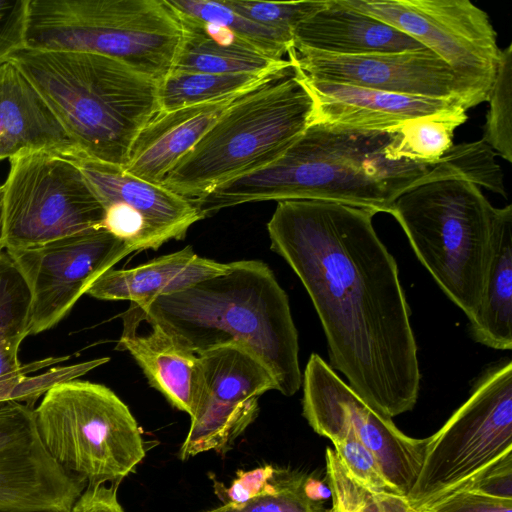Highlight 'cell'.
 Instances as JSON below:
<instances>
[{
  "mask_svg": "<svg viewBox=\"0 0 512 512\" xmlns=\"http://www.w3.org/2000/svg\"><path fill=\"white\" fill-rule=\"evenodd\" d=\"M375 211L325 200L277 203L271 250L293 269L321 321L330 367L392 419L415 406L420 371L397 263L378 237Z\"/></svg>",
  "mask_w": 512,
  "mask_h": 512,
  "instance_id": "obj_1",
  "label": "cell"
},
{
  "mask_svg": "<svg viewBox=\"0 0 512 512\" xmlns=\"http://www.w3.org/2000/svg\"><path fill=\"white\" fill-rule=\"evenodd\" d=\"M396 131L310 124L275 160L193 201L202 219L239 204L325 200L390 213L405 191L430 180L479 176L468 143L453 145L435 164L393 158Z\"/></svg>",
  "mask_w": 512,
  "mask_h": 512,
  "instance_id": "obj_2",
  "label": "cell"
},
{
  "mask_svg": "<svg viewBox=\"0 0 512 512\" xmlns=\"http://www.w3.org/2000/svg\"><path fill=\"white\" fill-rule=\"evenodd\" d=\"M229 264L222 274L130 306L196 355L225 345L249 350L272 374L277 390L292 396L302 376L288 296L264 262Z\"/></svg>",
  "mask_w": 512,
  "mask_h": 512,
  "instance_id": "obj_3",
  "label": "cell"
},
{
  "mask_svg": "<svg viewBox=\"0 0 512 512\" xmlns=\"http://www.w3.org/2000/svg\"><path fill=\"white\" fill-rule=\"evenodd\" d=\"M7 61L33 84L85 158L125 168L138 134L160 111L159 82L107 56L23 48Z\"/></svg>",
  "mask_w": 512,
  "mask_h": 512,
  "instance_id": "obj_4",
  "label": "cell"
},
{
  "mask_svg": "<svg viewBox=\"0 0 512 512\" xmlns=\"http://www.w3.org/2000/svg\"><path fill=\"white\" fill-rule=\"evenodd\" d=\"M313 108L292 63L237 99L161 184L191 201L199 199L275 160L307 128Z\"/></svg>",
  "mask_w": 512,
  "mask_h": 512,
  "instance_id": "obj_5",
  "label": "cell"
},
{
  "mask_svg": "<svg viewBox=\"0 0 512 512\" xmlns=\"http://www.w3.org/2000/svg\"><path fill=\"white\" fill-rule=\"evenodd\" d=\"M500 212L476 183L448 177L405 191L389 213L402 227L419 261L469 321L480 305Z\"/></svg>",
  "mask_w": 512,
  "mask_h": 512,
  "instance_id": "obj_6",
  "label": "cell"
},
{
  "mask_svg": "<svg viewBox=\"0 0 512 512\" xmlns=\"http://www.w3.org/2000/svg\"><path fill=\"white\" fill-rule=\"evenodd\" d=\"M182 32L165 0H29L25 48L107 56L160 82Z\"/></svg>",
  "mask_w": 512,
  "mask_h": 512,
  "instance_id": "obj_7",
  "label": "cell"
},
{
  "mask_svg": "<svg viewBox=\"0 0 512 512\" xmlns=\"http://www.w3.org/2000/svg\"><path fill=\"white\" fill-rule=\"evenodd\" d=\"M39 437L51 457L87 485H118L145 457L140 428L108 387L65 381L34 408Z\"/></svg>",
  "mask_w": 512,
  "mask_h": 512,
  "instance_id": "obj_8",
  "label": "cell"
},
{
  "mask_svg": "<svg viewBox=\"0 0 512 512\" xmlns=\"http://www.w3.org/2000/svg\"><path fill=\"white\" fill-rule=\"evenodd\" d=\"M512 451V362L487 369L470 397L429 437L407 500L416 510Z\"/></svg>",
  "mask_w": 512,
  "mask_h": 512,
  "instance_id": "obj_9",
  "label": "cell"
},
{
  "mask_svg": "<svg viewBox=\"0 0 512 512\" xmlns=\"http://www.w3.org/2000/svg\"><path fill=\"white\" fill-rule=\"evenodd\" d=\"M9 165L2 185L6 253L102 228L104 209L72 160L22 151Z\"/></svg>",
  "mask_w": 512,
  "mask_h": 512,
  "instance_id": "obj_10",
  "label": "cell"
},
{
  "mask_svg": "<svg viewBox=\"0 0 512 512\" xmlns=\"http://www.w3.org/2000/svg\"><path fill=\"white\" fill-rule=\"evenodd\" d=\"M442 58L487 101L501 57L488 14L469 0H340Z\"/></svg>",
  "mask_w": 512,
  "mask_h": 512,
  "instance_id": "obj_11",
  "label": "cell"
},
{
  "mask_svg": "<svg viewBox=\"0 0 512 512\" xmlns=\"http://www.w3.org/2000/svg\"><path fill=\"white\" fill-rule=\"evenodd\" d=\"M302 407L303 416L320 436L333 441L349 434L360 441L373 453L389 482L407 498L421 470L429 437L404 434L315 353L304 372Z\"/></svg>",
  "mask_w": 512,
  "mask_h": 512,
  "instance_id": "obj_12",
  "label": "cell"
},
{
  "mask_svg": "<svg viewBox=\"0 0 512 512\" xmlns=\"http://www.w3.org/2000/svg\"><path fill=\"white\" fill-rule=\"evenodd\" d=\"M198 388L191 425L179 456L225 452L258 414V399L276 382L265 365L239 345L198 354Z\"/></svg>",
  "mask_w": 512,
  "mask_h": 512,
  "instance_id": "obj_13",
  "label": "cell"
},
{
  "mask_svg": "<svg viewBox=\"0 0 512 512\" xmlns=\"http://www.w3.org/2000/svg\"><path fill=\"white\" fill-rule=\"evenodd\" d=\"M130 253L123 241L104 228L7 253L30 291V335L57 325L103 273Z\"/></svg>",
  "mask_w": 512,
  "mask_h": 512,
  "instance_id": "obj_14",
  "label": "cell"
},
{
  "mask_svg": "<svg viewBox=\"0 0 512 512\" xmlns=\"http://www.w3.org/2000/svg\"><path fill=\"white\" fill-rule=\"evenodd\" d=\"M72 161L104 209L102 227L132 252L182 239L202 220L193 201L162 184L128 174L121 166L85 157Z\"/></svg>",
  "mask_w": 512,
  "mask_h": 512,
  "instance_id": "obj_15",
  "label": "cell"
},
{
  "mask_svg": "<svg viewBox=\"0 0 512 512\" xmlns=\"http://www.w3.org/2000/svg\"><path fill=\"white\" fill-rule=\"evenodd\" d=\"M288 58L304 77L385 92L459 99L469 108L485 98L429 49L362 56L291 48Z\"/></svg>",
  "mask_w": 512,
  "mask_h": 512,
  "instance_id": "obj_16",
  "label": "cell"
},
{
  "mask_svg": "<svg viewBox=\"0 0 512 512\" xmlns=\"http://www.w3.org/2000/svg\"><path fill=\"white\" fill-rule=\"evenodd\" d=\"M86 486L47 452L32 406L0 405V512H70Z\"/></svg>",
  "mask_w": 512,
  "mask_h": 512,
  "instance_id": "obj_17",
  "label": "cell"
},
{
  "mask_svg": "<svg viewBox=\"0 0 512 512\" xmlns=\"http://www.w3.org/2000/svg\"><path fill=\"white\" fill-rule=\"evenodd\" d=\"M299 73L314 100L309 125L324 123L357 129L392 131L412 119L463 114L470 109L459 99L397 94L340 83L314 81L304 77L300 71Z\"/></svg>",
  "mask_w": 512,
  "mask_h": 512,
  "instance_id": "obj_18",
  "label": "cell"
},
{
  "mask_svg": "<svg viewBox=\"0 0 512 512\" xmlns=\"http://www.w3.org/2000/svg\"><path fill=\"white\" fill-rule=\"evenodd\" d=\"M22 151L82 157L41 94L13 63L0 64V161Z\"/></svg>",
  "mask_w": 512,
  "mask_h": 512,
  "instance_id": "obj_19",
  "label": "cell"
},
{
  "mask_svg": "<svg viewBox=\"0 0 512 512\" xmlns=\"http://www.w3.org/2000/svg\"><path fill=\"white\" fill-rule=\"evenodd\" d=\"M250 90L173 111H159L138 134L124 170L161 184L220 116Z\"/></svg>",
  "mask_w": 512,
  "mask_h": 512,
  "instance_id": "obj_20",
  "label": "cell"
},
{
  "mask_svg": "<svg viewBox=\"0 0 512 512\" xmlns=\"http://www.w3.org/2000/svg\"><path fill=\"white\" fill-rule=\"evenodd\" d=\"M292 48L334 55L362 56L427 49L402 31L370 15L326 0L293 31Z\"/></svg>",
  "mask_w": 512,
  "mask_h": 512,
  "instance_id": "obj_21",
  "label": "cell"
},
{
  "mask_svg": "<svg viewBox=\"0 0 512 512\" xmlns=\"http://www.w3.org/2000/svg\"><path fill=\"white\" fill-rule=\"evenodd\" d=\"M229 267V263L201 257L187 246L130 269L111 268L91 285L86 294L100 300H127L142 305L222 274Z\"/></svg>",
  "mask_w": 512,
  "mask_h": 512,
  "instance_id": "obj_22",
  "label": "cell"
},
{
  "mask_svg": "<svg viewBox=\"0 0 512 512\" xmlns=\"http://www.w3.org/2000/svg\"><path fill=\"white\" fill-rule=\"evenodd\" d=\"M130 307L150 329L138 333L131 322L123 319V331L116 348L128 351L149 384L171 405L191 416L198 388V356L156 323L141 319Z\"/></svg>",
  "mask_w": 512,
  "mask_h": 512,
  "instance_id": "obj_23",
  "label": "cell"
},
{
  "mask_svg": "<svg viewBox=\"0 0 512 512\" xmlns=\"http://www.w3.org/2000/svg\"><path fill=\"white\" fill-rule=\"evenodd\" d=\"M175 15L183 32L171 71L270 74L292 66L289 58L267 56L225 28Z\"/></svg>",
  "mask_w": 512,
  "mask_h": 512,
  "instance_id": "obj_24",
  "label": "cell"
},
{
  "mask_svg": "<svg viewBox=\"0 0 512 512\" xmlns=\"http://www.w3.org/2000/svg\"><path fill=\"white\" fill-rule=\"evenodd\" d=\"M474 340L497 350L512 348V206L501 208L494 226L482 295L469 321Z\"/></svg>",
  "mask_w": 512,
  "mask_h": 512,
  "instance_id": "obj_25",
  "label": "cell"
},
{
  "mask_svg": "<svg viewBox=\"0 0 512 512\" xmlns=\"http://www.w3.org/2000/svg\"><path fill=\"white\" fill-rule=\"evenodd\" d=\"M31 331V295L19 269L6 252L0 253V378L33 372L69 359L50 357L22 365L19 348Z\"/></svg>",
  "mask_w": 512,
  "mask_h": 512,
  "instance_id": "obj_26",
  "label": "cell"
},
{
  "mask_svg": "<svg viewBox=\"0 0 512 512\" xmlns=\"http://www.w3.org/2000/svg\"><path fill=\"white\" fill-rule=\"evenodd\" d=\"M177 15L208 25L225 28L240 40L274 59L284 55L293 46V35L272 28L234 11L224 0H165Z\"/></svg>",
  "mask_w": 512,
  "mask_h": 512,
  "instance_id": "obj_27",
  "label": "cell"
},
{
  "mask_svg": "<svg viewBox=\"0 0 512 512\" xmlns=\"http://www.w3.org/2000/svg\"><path fill=\"white\" fill-rule=\"evenodd\" d=\"M282 71L270 74L171 71L159 82L160 111H173L247 91Z\"/></svg>",
  "mask_w": 512,
  "mask_h": 512,
  "instance_id": "obj_28",
  "label": "cell"
},
{
  "mask_svg": "<svg viewBox=\"0 0 512 512\" xmlns=\"http://www.w3.org/2000/svg\"><path fill=\"white\" fill-rule=\"evenodd\" d=\"M467 119V113H463L406 121L392 130L398 133L393 158L422 164L438 163L453 147L454 131Z\"/></svg>",
  "mask_w": 512,
  "mask_h": 512,
  "instance_id": "obj_29",
  "label": "cell"
},
{
  "mask_svg": "<svg viewBox=\"0 0 512 512\" xmlns=\"http://www.w3.org/2000/svg\"><path fill=\"white\" fill-rule=\"evenodd\" d=\"M325 468L332 512H418L404 496L375 492L361 484L329 447L325 451Z\"/></svg>",
  "mask_w": 512,
  "mask_h": 512,
  "instance_id": "obj_30",
  "label": "cell"
},
{
  "mask_svg": "<svg viewBox=\"0 0 512 512\" xmlns=\"http://www.w3.org/2000/svg\"><path fill=\"white\" fill-rule=\"evenodd\" d=\"M322 488L306 474L280 471L275 492L240 504H223L205 512H332L323 503Z\"/></svg>",
  "mask_w": 512,
  "mask_h": 512,
  "instance_id": "obj_31",
  "label": "cell"
},
{
  "mask_svg": "<svg viewBox=\"0 0 512 512\" xmlns=\"http://www.w3.org/2000/svg\"><path fill=\"white\" fill-rule=\"evenodd\" d=\"M489 109L482 140L509 163L512 162V45L501 51L488 99Z\"/></svg>",
  "mask_w": 512,
  "mask_h": 512,
  "instance_id": "obj_32",
  "label": "cell"
},
{
  "mask_svg": "<svg viewBox=\"0 0 512 512\" xmlns=\"http://www.w3.org/2000/svg\"><path fill=\"white\" fill-rule=\"evenodd\" d=\"M107 357L93 359L73 365H57L47 372L29 376L31 370L0 378V404L19 402L33 404L53 386L85 375L94 368L107 363Z\"/></svg>",
  "mask_w": 512,
  "mask_h": 512,
  "instance_id": "obj_33",
  "label": "cell"
},
{
  "mask_svg": "<svg viewBox=\"0 0 512 512\" xmlns=\"http://www.w3.org/2000/svg\"><path fill=\"white\" fill-rule=\"evenodd\" d=\"M234 11L263 25L291 33L309 15L323 7L326 0L318 1H254L224 0Z\"/></svg>",
  "mask_w": 512,
  "mask_h": 512,
  "instance_id": "obj_34",
  "label": "cell"
},
{
  "mask_svg": "<svg viewBox=\"0 0 512 512\" xmlns=\"http://www.w3.org/2000/svg\"><path fill=\"white\" fill-rule=\"evenodd\" d=\"M331 442L346 470L361 484L375 492L404 496L386 478L373 453L354 436L346 434Z\"/></svg>",
  "mask_w": 512,
  "mask_h": 512,
  "instance_id": "obj_35",
  "label": "cell"
},
{
  "mask_svg": "<svg viewBox=\"0 0 512 512\" xmlns=\"http://www.w3.org/2000/svg\"><path fill=\"white\" fill-rule=\"evenodd\" d=\"M279 472L272 465L238 470L231 485L214 480V491L223 504H240L277 490Z\"/></svg>",
  "mask_w": 512,
  "mask_h": 512,
  "instance_id": "obj_36",
  "label": "cell"
},
{
  "mask_svg": "<svg viewBox=\"0 0 512 512\" xmlns=\"http://www.w3.org/2000/svg\"><path fill=\"white\" fill-rule=\"evenodd\" d=\"M457 491H470L512 500V451L453 487L442 497Z\"/></svg>",
  "mask_w": 512,
  "mask_h": 512,
  "instance_id": "obj_37",
  "label": "cell"
},
{
  "mask_svg": "<svg viewBox=\"0 0 512 512\" xmlns=\"http://www.w3.org/2000/svg\"><path fill=\"white\" fill-rule=\"evenodd\" d=\"M29 0H0V64L25 48Z\"/></svg>",
  "mask_w": 512,
  "mask_h": 512,
  "instance_id": "obj_38",
  "label": "cell"
},
{
  "mask_svg": "<svg viewBox=\"0 0 512 512\" xmlns=\"http://www.w3.org/2000/svg\"><path fill=\"white\" fill-rule=\"evenodd\" d=\"M421 512H512V500L470 491L450 493Z\"/></svg>",
  "mask_w": 512,
  "mask_h": 512,
  "instance_id": "obj_39",
  "label": "cell"
},
{
  "mask_svg": "<svg viewBox=\"0 0 512 512\" xmlns=\"http://www.w3.org/2000/svg\"><path fill=\"white\" fill-rule=\"evenodd\" d=\"M117 486L87 485L70 512H125L117 498Z\"/></svg>",
  "mask_w": 512,
  "mask_h": 512,
  "instance_id": "obj_40",
  "label": "cell"
},
{
  "mask_svg": "<svg viewBox=\"0 0 512 512\" xmlns=\"http://www.w3.org/2000/svg\"><path fill=\"white\" fill-rule=\"evenodd\" d=\"M3 211H2V186H0V253L3 252Z\"/></svg>",
  "mask_w": 512,
  "mask_h": 512,
  "instance_id": "obj_41",
  "label": "cell"
},
{
  "mask_svg": "<svg viewBox=\"0 0 512 512\" xmlns=\"http://www.w3.org/2000/svg\"><path fill=\"white\" fill-rule=\"evenodd\" d=\"M418 512H421V511L418 510Z\"/></svg>",
  "mask_w": 512,
  "mask_h": 512,
  "instance_id": "obj_42",
  "label": "cell"
}]
</instances>
